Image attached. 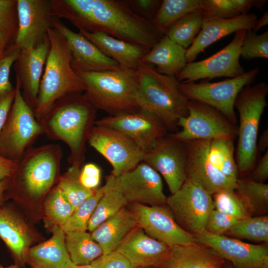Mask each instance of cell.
<instances>
[{
  "instance_id": "30",
  "label": "cell",
  "mask_w": 268,
  "mask_h": 268,
  "mask_svg": "<svg viewBox=\"0 0 268 268\" xmlns=\"http://www.w3.org/2000/svg\"><path fill=\"white\" fill-rule=\"evenodd\" d=\"M186 49L166 35L145 55L142 62L155 66L160 73L176 77L187 64Z\"/></svg>"
},
{
  "instance_id": "23",
  "label": "cell",
  "mask_w": 268,
  "mask_h": 268,
  "mask_svg": "<svg viewBox=\"0 0 268 268\" xmlns=\"http://www.w3.org/2000/svg\"><path fill=\"white\" fill-rule=\"evenodd\" d=\"M170 248L150 237L136 226L126 236L116 251L125 257L133 268H159Z\"/></svg>"
},
{
  "instance_id": "16",
  "label": "cell",
  "mask_w": 268,
  "mask_h": 268,
  "mask_svg": "<svg viewBox=\"0 0 268 268\" xmlns=\"http://www.w3.org/2000/svg\"><path fill=\"white\" fill-rule=\"evenodd\" d=\"M94 125L116 130L131 138L144 152L166 135L167 129L155 116L139 110L95 121Z\"/></svg>"
},
{
  "instance_id": "8",
  "label": "cell",
  "mask_w": 268,
  "mask_h": 268,
  "mask_svg": "<svg viewBox=\"0 0 268 268\" xmlns=\"http://www.w3.org/2000/svg\"><path fill=\"white\" fill-rule=\"evenodd\" d=\"M15 90L14 101L0 134V154L18 162L44 131L33 109L23 99L17 81Z\"/></svg>"
},
{
  "instance_id": "47",
  "label": "cell",
  "mask_w": 268,
  "mask_h": 268,
  "mask_svg": "<svg viewBox=\"0 0 268 268\" xmlns=\"http://www.w3.org/2000/svg\"><path fill=\"white\" fill-rule=\"evenodd\" d=\"M91 265L92 268H133L127 259L117 251L102 255Z\"/></svg>"
},
{
  "instance_id": "10",
  "label": "cell",
  "mask_w": 268,
  "mask_h": 268,
  "mask_svg": "<svg viewBox=\"0 0 268 268\" xmlns=\"http://www.w3.org/2000/svg\"><path fill=\"white\" fill-rule=\"evenodd\" d=\"M187 106L188 115L178 122L181 130L168 134L170 136L186 142L222 137L235 138L237 136L236 125L212 107L194 100H188Z\"/></svg>"
},
{
  "instance_id": "28",
  "label": "cell",
  "mask_w": 268,
  "mask_h": 268,
  "mask_svg": "<svg viewBox=\"0 0 268 268\" xmlns=\"http://www.w3.org/2000/svg\"><path fill=\"white\" fill-rule=\"evenodd\" d=\"M52 237L29 249L26 263L33 268H62L70 258L65 244V233L61 227H51Z\"/></svg>"
},
{
  "instance_id": "14",
  "label": "cell",
  "mask_w": 268,
  "mask_h": 268,
  "mask_svg": "<svg viewBox=\"0 0 268 268\" xmlns=\"http://www.w3.org/2000/svg\"><path fill=\"white\" fill-rule=\"evenodd\" d=\"M128 207L137 226L150 237L169 247L197 243L196 237L183 229L166 205L130 203Z\"/></svg>"
},
{
  "instance_id": "48",
  "label": "cell",
  "mask_w": 268,
  "mask_h": 268,
  "mask_svg": "<svg viewBox=\"0 0 268 268\" xmlns=\"http://www.w3.org/2000/svg\"><path fill=\"white\" fill-rule=\"evenodd\" d=\"M101 179V170L95 163H88L80 169L79 179L82 185L90 190L98 188Z\"/></svg>"
},
{
  "instance_id": "43",
  "label": "cell",
  "mask_w": 268,
  "mask_h": 268,
  "mask_svg": "<svg viewBox=\"0 0 268 268\" xmlns=\"http://www.w3.org/2000/svg\"><path fill=\"white\" fill-rule=\"evenodd\" d=\"M214 208L240 220L251 216L235 191H222L212 195Z\"/></svg>"
},
{
  "instance_id": "33",
  "label": "cell",
  "mask_w": 268,
  "mask_h": 268,
  "mask_svg": "<svg viewBox=\"0 0 268 268\" xmlns=\"http://www.w3.org/2000/svg\"><path fill=\"white\" fill-rule=\"evenodd\" d=\"M235 193L251 216L266 215L268 210V185L250 179L238 178Z\"/></svg>"
},
{
  "instance_id": "34",
  "label": "cell",
  "mask_w": 268,
  "mask_h": 268,
  "mask_svg": "<svg viewBox=\"0 0 268 268\" xmlns=\"http://www.w3.org/2000/svg\"><path fill=\"white\" fill-rule=\"evenodd\" d=\"M267 0H202V14L216 18L229 19L248 13L252 7L261 9Z\"/></svg>"
},
{
  "instance_id": "15",
  "label": "cell",
  "mask_w": 268,
  "mask_h": 268,
  "mask_svg": "<svg viewBox=\"0 0 268 268\" xmlns=\"http://www.w3.org/2000/svg\"><path fill=\"white\" fill-rule=\"evenodd\" d=\"M142 161L163 176L171 194L178 191L187 179L185 143L168 134L144 153Z\"/></svg>"
},
{
  "instance_id": "32",
  "label": "cell",
  "mask_w": 268,
  "mask_h": 268,
  "mask_svg": "<svg viewBox=\"0 0 268 268\" xmlns=\"http://www.w3.org/2000/svg\"><path fill=\"white\" fill-rule=\"evenodd\" d=\"M65 244L70 261L76 265H88L103 255L102 248L86 231L65 233Z\"/></svg>"
},
{
  "instance_id": "60",
  "label": "cell",
  "mask_w": 268,
  "mask_h": 268,
  "mask_svg": "<svg viewBox=\"0 0 268 268\" xmlns=\"http://www.w3.org/2000/svg\"><path fill=\"white\" fill-rule=\"evenodd\" d=\"M158 268L156 267H146V268Z\"/></svg>"
},
{
  "instance_id": "7",
  "label": "cell",
  "mask_w": 268,
  "mask_h": 268,
  "mask_svg": "<svg viewBox=\"0 0 268 268\" xmlns=\"http://www.w3.org/2000/svg\"><path fill=\"white\" fill-rule=\"evenodd\" d=\"M268 93V84L261 82L243 88L235 100L240 120L236 159L239 174L247 175L255 166L259 124L267 106Z\"/></svg>"
},
{
  "instance_id": "49",
  "label": "cell",
  "mask_w": 268,
  "mask_h": 268,
  "mask_svg": "<svg viewBox=\"0 0 268 268\" xmlns=\"http://www.w3.org/2000/svg\"><path fill=\"white\" fill-rule=\"evenodd\" d=\"M126 2L136 14L152 21L160 7L162 0H126Z\"/></svg>"
},
{
  "instance_id": "40",
  "label": "cell",
  "mask_w": 268,
  "mask_h": 268,
  "mask_svg": "<svg viewBox=\"0 0 268 268\" xmlns=\"http://www.w3.org/2000/svg\"><path fill=\"white\" fill-rule=\"evenodd\" d=\"M80 169L71 166L60 176L57 185L66 196L74 210L91 196L96 190L87 189L80 183L79 179Z\"/></svg>"
},
{
  "instance_id": "46",
  "label": "cell",
  "mask_w": 268,
  "mask_h": 268,
  "mask_svg": "<svg viewBox=\"0 0 268 268\" xmlns=\"http://www.w3.org/2000/svg\"><path fill=\"white\" fill-rule=\"evenodd\" d=\"M20 49L15 47L0 58V96L14 90L9 80L10 68L17 60Z\"/></svg>"
},
{
  "instance_id": "38",
  "label": "cell",
  "mask_w": 268,
  "mask_h": 268,
  "mask_svg": "<svg viewBox=\"0 0 268 268\" xmlns=\"http://www.w3.org/2000/svg\"><path fill=\"white\" fill-rule=\"evenodd\" d=\"M201 10L190 12L174 23L165 35L186 50L194 42L202 25Z\"/></svg>"
},
{
  "instance_id": "20",
  "label": "cell",
  "mask_w": 268,
  "mask_h": 268,
  "mask_svg": "<svg viewBox=\"0 0 268 268\" xmlns=\"http://www.w3.org/2000/svg\"><path fill=\"white\" fill-rule=\"evenodd\" d=\"M18 30L14 47H34L47 36L55 18L52 13L51 0H17Z\"/></svg>"
},
{
  "instance_id": "42",
  "label": "cell",
  "mask_w": 268,
  "mask_h": 268,
  "mask_svg": "<svg viewBox=\"0 0 268 268\" xmlns=\"http://www.w3.org/2000/svg\"><path fill=\"white\" fill-rule=\"evenodd\" d=\"M17 0H0V48L4 51L18 30Z\"/></svg>"
},
{
  "instance_id": "27",
  "label": "cell",
  "mask_w": 268,
  "mask_h": 268,
  "mask_svg": "<svg viewBox=\"0 0 268 268\" xmlns=\"http://www.w3.org/2000/svg\"><path fill=\"white\" fill-rule=\"evenodd\" d=\"M225 262L211 248L196 243L170 247L159 268H222Z\"/></svg>"
},
{
  "instance_id": "45",
  "label": "cell",
  "mask_w": 268,
  "mask_h": 268,
  "mask_svg": "<svg viewBox=\"0 0 268 268\" xmlns=\"http://www.w3.org/2000/svg\"><path fill=\"white\" fill-rule=\"evenodd\" d=\"M238 220L214 208L207 217L205 231L213 235H224Z\"/></svg>"
},
{
  "instance_id": "3",
  "label": "cell",
  "mask_w": 268,
  "mask_h": 268,
  "mask_svg": "<svg viewBox=\"0 0 268 268\" xmlns=\"http://www.w3.org/2000/svg\"><path fill=\"white\" fill-rule=\"evenodd\" d=\"M75 72L83 86L84 96L96 110H103L110 116L139 110L136 69L120 67L96 72Z\"/></svg>"
},
{
  "instance_id": "12",
  "label": "cell",
  "mask_w": 268,
  "mask_h": 268,
  "mask_svg": "<svg viewBox=\"0 0 268 268\" xmlns=\"http://www.w3.org/2000/svg\"><path fill=\"white\" fill-rule=\"evenodd\" d=\"M89 145L112 167L111 174L119 176L142 161L144 152L129 137L115 129L94 125L87 138Z\"/></svg>"
},
{
  "instance_id": "1",
  "label": "cell",
  "mask_w": 268,
  "mask_h": 268,
  "mask_svg": "<svg viewBox=\"0 0 268 268\" xmlns=\"http://www.w3.org/2000/svg\"><path fill=\"white\" fill-rule=\"evenodd\" d=\"M55 18L89 33L102 32L150 50L165 34L136 14L126 0H51Z\"/></svg>"
},
{
  "instance_id": "35",
  "label": "cell",
  "mask_w": 268,
  "mask_h": 268,
  "mask_svg": "<svg viewBox=\"0 0 268 268\" xmlns=\"http://www.w3.org/2000/svg\"><path fill=\"white\" fill-rule=\"evenodd\" d=\"M201 9L202 0H163L152 21L159 31L165 34L182 17Z\"/></svg>"
},
{
  "instance_id": "21",
  "label": "cell",
  "mask_w": 268,
  "mask_h": 268,
  "mask_svg": "<svg viewBox=\"0 0 268 268\" xmlns=\"http://www.w3.org/2000/svg\"><path fill=\"white\" fill-rule=\"evenodd\" d=\"M53 27L63 36L67 42L71 65L74 71L96 72L121 67L80 33L70 30L60 19H54Z\"/></svg>"
},
{
  "instance_id": "19",
  "label": "cell",
  "mask_w": 268,
  "mask_h": 268,
  "mask_svg": "<svg viewBox=\"0 0 268 268\" xmlns=\"http://www.w3.org/2000/svg\"><path fill=\"white\" fill-rule=\"evenodd\" d=\"M117 183L129 204L166 205L160 175L142 161L132 170L115 177Z\"/></svg>"
},
{
  "instance_id": "25",
  "label": "cell",
  "mask_w": 268,
  "mask_h": 268,
  "mask_svg": "<svg viewBox=\"0 0 268 268\" xmlns=\"http://www.w3.org/2000/svg\"><path fill=\"white\" fill-rule=\"evenodd\" d=\"M0 238L19 267L26 263V256L33 241L30 229L9 205L0 204Z\"/></svg>"
},
{
  "instance_id": "36",
  "label": "cell",
  "mask_w": 268,
  "mask_h": 268,
  "mask_svg": "<svg viewBox=\"0 0 268 268\" xmlns=\"http://www.w3.org/2000/svg\"><path fill=\"white\" fill-rule=\"evenodd\" d=\"M234 139L222 137L211 139L208 156L211 162L223 175L237 180L239 174L234 158Z\"/></svg>"
},
{
  "instance_id": "24",
  "label": "cell",
  "mask_w": 268,
  "mask_h": 268,
  "mask_svg": "<svg viewBox=\"0 0 268 268\" xmlns=\"http://www.w3.org/2000/svg\"><path fill=\"white\" fill-rule=\"evenodd\" d=\"M258 20L255 13L221 19L202 16L201 29L191 46L186 50L187 63L193 62L204 49L224 37L241 30H250Z\"/></svg>"
},
{
  "instance_id": "2",
  "label": "cell",
  "mask_w": 268,
  "mask_h": 268,
  "mask_svg": "<svg viewBox=\"0 0 268 268\" xmlns=\"http://www.w3.org/2000/svg\"><path fill=\"white\" fill-rule=\"evenodd\" d=\"M96 109L82 93L66 96L58 100L39 122L49 138L68 146L71 166L80 168L85 143L94 126Z\"/></svg>"
},
{
  "instance_id": "61",
  "label": "cell",
  "mask_w": 268,
  "mask_h": 268,
  "mask_svg": "<svg viewBox=\"0 0 268 268\" xmlns=\"http://www.w3.org/2000/svg\"><path fill=\"white\" fill-rule=\"evenodd\" d=\"M0 268H3L1 265H0Z\"/></svg>"
},
{
  "instance_id": "5",
  "label": "cell",
  "mask_w": 268,
  "mask_h": 268,
  "mask_svg": "<svg viewBox=\"0 0 268 268\" xmlns=\"http://www.w3.org/2000/svg\"><path fill=\"white\" fill-rule=\"evenodd\" d=\"M136 70L139 109L157 117L167 129H176L179 119L188 114V100L179 89L180 82L176 77L160 73L143 63Z\"/></svg>"
},
{
  "instance_id": "31",
  "label": "cell",
  "mask_w": 268,
  "mask_h": 268,
  "mask_svg": "<svg viewBox=\"0 0 268 268\" xmlns=\"http://www.w3.org/2000/svg\"><path fill=\"white\" fill-rule=\"evenodd\" d=\"M104 193L88 224L87 230L93 231L100 224L129 204L112 174L106 178Z\"/></svg>"
},
{
  "instance_id": "52",
  "label": "cell",
  "mask_w": 268,
  "mask_h": 268,
  "mask_svg": "<svg viewBox=\"0 0 268 268\" xmlns=\"http://www.w3.org/2000/svg\"><path fill=\"white\" fill-rule=\"evenodd\" d=\"M17 163V161L7 159L0 154V182L12 175Z\"/></svg>"
},
{
  "instance_id": "54",
  "label": "cell",
  "mask_w": 268,
  "mask_h": 268,
  "mask_svg": "<svg viewBox=\"0 0 268 268\" xmlns=\"http://www.w3.org/2000/svg\"><path fill=\"white\" fill-rule=\"evenodd\" d=\"M268 23V11L267 10L263 14V16L257 21L252 29L254 32H257L261 28L267 25Z\"/></svg>"
},
{
  "instance_id": "18",
  "label": "cell",
  "mask_w": 268,
  "mask_h": 268,
  "mask_svg": "<svg viewBox=\"0 0 268 268\" xmlns=\"http://www.w3.org/2000/svg\"><path fill=\"white\" fill-rule=\"evenodd\" d=\"M197 243L213 250L233 268H268V244H253L206 231L195 236Z\"/></svg>"
},
{
  "instance_id": "37",
  "label": "cell",
  "mask_w": 268,
  "mask_h": 268,
  "mask_svg": "<svg viewBox=\"0 0 268 268\" xmlns=\"http://www.w3.org/2000/svg\"><path fill=\"white\" fill-rule=\"evenodd\" d=\"M224 235L268 244V216H250L238 220Z\"/></svg>"
},
{
  "instance_id": "58",
  "label": "cell",
  "mask_w": 268,
  "mask_h": 268,
  "mask_svg": "<svg viewBox=\"0 0 268 268\" xmlns=\"http://www.w3.org/2000/svg\"><path fill=\"white\" fill-rule=\"evenodd\" d=\"M5 268H19V267L16 264L10 265L8 267H7Z\"/></svg>"
},
{
  "instance_id": "29",
  "label": "cell",
  "mask_w": 268,
  "mask_h": 268,
  "mask_svg": "<svg viewBox=\"0 0 268 268\" xmlns=\"http://www.w3.org/2000/svg\"><path fill=\"white\" fill-rule=\"evenodd\" d=\"M137 226L135 218L128 206L100 224L91 233L99 245L103 254L116 250L126 236Z\"/></svg>"
},
{
  "instance_id": "41",
  "label": "cell",
  "mask_w": 268,
  "mask_h": 268,
  "mask_svg": "<svg viewBox=\"0 0 268 268\" xmlns=\"http://www.w3.org/2000/svg\"><path fill=\"white\" fill-rule=\"evenodd\" d=\"M104 191V187L98 188L73 211L67 222L61 228L65 233L72 231H86L89 221Z\"/></svg>"
},
{
  "instance_id": "51",
  "label": "cell",
  "mask_w": 268,
  "mask_h": 268,
  "mask_svg": "<svg viewBox=\"0 0 268 268\" xmlns=\"http://www.w3.org/2000/svg\"><path fill=\"white\" fill-rule=\"evenodd\" d=\"M251 174L250 179L260 183H264L268 178V150L261 158L259 163Z\"/></svg>"
},
{
  "instance_id": "4",
  "label": "cell",
  "mask_w": 268,
  "mask_h": 268,
  "mask_svg": "<svg viewBox=\"0 0 268 268\" xmlns=\"http://www.w3.org/2000/svg\"><path fill=\"white\" fill-rule=\"evenodd\" d=\"M47 35L49 51L33 110L39 122L61 98L83 92L82 83L71 67L70 53L65 39L54 27L48 29Z\"/></svg>"
},
{
  "instance_id": "22",
  "label": "cell",
  "mask_w": 268,
  "mask_h": 268,
  "mask_svg": "<svg viewBox=\"0 0 268 268\" xmlns=\"http://www.w3.org/2000/svg\"><path fill=\"white\" fill-rule=\"evenodd\" d=\"M49 47L47 35L36 47L20 49L15 61L16 81L20 85L23 99L33 110L37 100Z\"/></svg>"
},
{
  "instance_id": "26",
  "label": "cell",
  "mask_w": 268,
  "mask_h": 268,
  "mask_svg": "<svg viewBox=\"0 0 268 268\" xmlns=\"http://www.w3.org/2000/svg\"><path fill=\"white\" fill-rule=\"evenodd\" d=\"M79 32L94 44L105 55L116 61L123 68L136 69L149 51L140 46L127 42L102 32Z\"/></svg>"
},
{
  "instance_id": "56",
  "label": "cell",
  "mask_w": 268,
  "mask_h": 268,
  "mask_svg": "<svg viewBox=\"0 0 268 268\" xmlns=\"http://www.w3.org/2000/svg\"><path fill=\"white\" fill-rule=\"evenodd\" d=\"M62 268H92V267L91 264L82 266L76 265L70 260Z\"/></svg>"
},
{
  "instance_id": "55",
  "label": "cell",
  "mask_w": 268,
  "mask_h": 268,
  "mask_svg": "<svg viewBox=\"0 0 268 268\" xmlns=\"http://www.w3.org/2000/svg\"><path fill=\"white\" fill-rule=\"evenodd\" d=\"M9 177L0 182V204L4 200L5 192L7 189Z\"/></svg>"
},
{
  "instance_id": "9",
  "label": "cell",
  "mask_w": 268,
  "mask_h": 268,
  "mask_svg": "<svg viewBox=\"0 0 268 268\" xmlns=\"http://www.w3.org/2000/svg\"><path fill=\"white\" fill-rule=\"evenodd\" d=\"M259 73L254 68L237 77L216 82H180L179 89L188 100L199 101L215 108L236 125L234 110L236 97L244 87L250 85Z\"/></svg>"
},
{
  "instance_id": "50",
  "label": "cell",
  "mask_w": 268,
  "mask_h": 268,
  "mask_svg": "<svg viewBox=\"0 0 268 268\" xmlns=\"http://www.w3.org/2000/svg\"><path fill=\"white\" fill-rule=\"evenodd\" d=\"M15 90L0 96V134L9 115L15 97Z\"/></svg>"
},
{
  "instance_id": "59",
  "label": "cell",
  "mask_w": 268,
  "mask_h": 268,
  "mask_svg": "<svg viewBox=\"0 0 268 268\" xmlns=\"http://www.w3.org/2000/svg\"><path fill=\"white\" fill-rule=\"evenodd\" d=\"M4 55V51L0 48V58Z\"/></svg>"
},
{
  "instance_id": "44",
  "label": "cell",
  "mask_w": 268,
  "mask_h": 268,
  "mask_svg": "<svg viewBox=\"0 0 268 268\" xmlns=\"http://www.w3.org/2000/svg\"><path fill=\"white\" fill-rule=\"evenodd\" d=\"M240 57L245 60L268 58V31L258 35L247 30L241 47Z\"/></svg>"
},
{
  "instance_id": "57",
  "label": "cell",
  "mask_w": 268,
  "mask_h": 268,
  "mask_svg": "<svg viewBox=\"0 0 268 268\" xmlns=\"http://www.w3.org/2000/svg\"><path fill=\"white\" fill-rule=\"evenodd\" d=\"M222 268H233V267L230 262L226 261Z\"/></svg>"
},
{
  "instance_id": "13",
  "label": "cell",
  "mask_w": 268,
  "mask_h": 268,
  "mask_svg": "<svg viewBox=\"0 0 268 268\" xmlns=\"http://www.w3.org/2000/svg\"><path fill=\"white\" fill-rule=\"evenodd\" d=\"M246 30L235 32L232 41L211 56L198 62L187 63L176 76L180 82H195L220 77L234 78L244 74V68L239 59Z\"/></svg>"
},
{
  "instance_id": "53",
  "label": "cell",
  "mask_w": 268,
  "mask_h": 268,
  "mask_svg": "<svg viewBox=\"0 0 268 268\" xmlns=\"http://www.w3.org/2000/svg\"><path fill=\"white\" fill-rule=\"evenodd\" d=\"M257 150L264 151L268 149V129H266L261 135L257 141Z\"/></svg>"
},
{
  "instance_id": "6",
  "label": "cell",
  "mask_w": 268,
  "mask_h": 268,
  "mask_svg": "<svg viewBox=\"0 0 268 268\" xmlns=\"http://www.w3.org/2000/svg\"><path fill=\"white\" fill-rule=\"evenodd\" d=\"M63 150L58 144L28 148L9 177L6 191L18 189L31 199L46 194L59 177Z\"/></svg>"
},
{
  "instance_id": "17",
  "label": "cell",
  "mask_w": 268,
  "mask_h": 268,
  "mask_svg": "<svg viewBox=\"0 0 268 268\" xmlns=\"http://www.w3.org/2000/svg\"><path fill=\"white\" fill-rule=\"evenodd\" d=\"M211 139L184 142L187 154V179L202 187L210 195L222 191H234L237 180L223 175L208 156Z\"/></svg>"
},
{
  "instance_id": "39",
  "label": "cell",
  "mask_w": 268,
  "mask_h": 268,
  "mask_svg": "<svg viewBox=\"0 0 268 268\" xmlns=\"http://www.w3.org/2000/svg\"><path fill=\"white\" fill-rule=\"evenodd\" d=\"M74 208L66 196L56 186L48 195L44 203L45 223L47 227H62Z\"/></svg>"
},
{
  "instance_id": "11",
  "label": "cell",
  "mask_w": 268,
  "mask_h": 268,
  "mask_svg": "<svg viewBox=\"0 0 268 268\" xmlns=\"http://www.w3.org/2000/svg\"><path fill=\"white\" fill-rule=\"evenodd\" d=\"M166 205L178 225L195 236L205 231L207 217L214 209L212 196L188 179L167 197Z\"/></svg>"
}]
</instances>
